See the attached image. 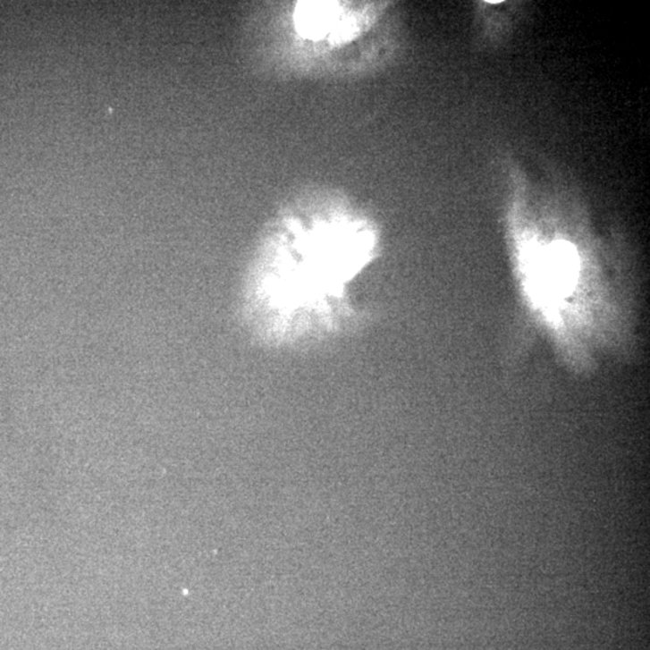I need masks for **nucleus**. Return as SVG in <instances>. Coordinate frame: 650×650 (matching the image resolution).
<instances>
[{"instance_id": "obj_1", "label": "nucleus", "mask_w": 650, "mask_h": 650, "mask_svg": "<svg viewBox=\"0 0 650 650\" xmlns=\"http://www.w3.org/2000/svg\"><path fill=\"white\" fill-rule=\"evenodd\" d=\"M301 259L260 271L245 294V317L260 342L283 345L337 332L353 311L346 284L370 259L373 232L319 225L297 232Z\"/></svg>"}, {"instance_id": "obj_2", "label": "nucleus", "mask_w": 650, "mask_h": 650, "mask_svg": "<svg viewBox=\"0 0 650 650\" xmlns=\"http://www.w3.org/2000/svg\"><path fill=\"white\" fill-rule=\"evenodd\" d=\"M335 8L322 3H308L299 13V26L308 36L322 37L328 32Z\"/></svg>"}]
</instances>
